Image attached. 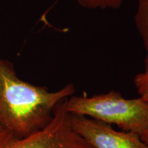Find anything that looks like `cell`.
Segmentation results:
<instances>
[{
  "mask_svg": "<svg viewBox=\"0 0 148 148\" xmlns=\"http://www.w3.org/2000/svg\"><path fill=\"white\" fill-rule=\"evenodd\" d=\"M74 92L72 84L50 92L21 80L13 64L0 58V124L16 138L44 128L52 119L56 107Z\"/></svg>",
  "mask_w": 148,
  "mask_h": 148,
  "instance_id": "6da1fadb",
  "label": "cell"
},
{
  "mask_svg": "<svg viewBox=\"0 0 148 148\" xmlns=\"http://www.w3.org/2000/svg\"><path fill=\"white\" fill-rule=\"evenodd\" d=\"M64 108L71 115H82L122 130L141 136L148 130V106L138 97L125 98L111 90L92 96H73L64 101Z\"/></svg>",
  "mask_w": 148,
  "mask_h": 148,
  "instance_id": "7a4b0ae2",
  "label": "cell"
},
{
  "mask_svg": "<svg viewBox=\"0 0 148 148\" xmlns=\"http://www.w3.org/2000/svg\"><path fill=\"white\" fill-rule=\"evenodd\" d=\"M64 101L56 107L44 128L23 138L8 135L0 141V148H92L72 128Z\"/></svg>",
  "mask_w": 148,
  "mask_h": 148,
  "instance_id": "3957f363",
  "label": "cell"
},
{
  "mask_svg": "<svg viewBox=\"0 0 148 148\" xmlns=\"http://www.w3.org/2000/svg\"><path fill=\"white\" fill-rule=\"evenodd\" d=\"M70 121L74 131L92 148H148L139 135L118 131L90 117L70 114Z\"/></svg>",
  "mask_w": 148,
  "mask_h": 148,
  "instance_id": "277c9868",
  "label": "cell"
},
{
  "mask_svg": "<svg viewBox=\"0 0 148 148\" xmlns=\"http://www.w3.org/2000/svg\"><path fill=\"white\" fill-rule=\"evenodd\" d=\"M134 23L145 49V70H148V0H137Z\"/></svg>",
  "mask_w": 148,
  "mask_h": 148,
  "instance_id": "5b68a950",
  "label": "cell"
},
{
  "mask_svg": "<svg viewBox=\"0 0 148 148\" xmlns=\"http://www.w3.org/2000/svg\"><path fill=\"white\" fill-rule=\"evenodd\" d=\"M79 5L90 10H117L123 0H76Z\"/></svg>",
  "mask_w": 148,
  "mask_h": 148,
  "instance_id": "8992f818",
  "label": "cell"
},
{
  "mask_svg": "<svg viewBox=\"0 0 148 148\" xmlns=\"http://www.w3.org/2000/svg\"><path fill=\"white\" fill-rule=\"evenodd\" d=\"M134 83L139 97L148 106V70L136 75Z\"/></svg>",
  "mask_w": 148,
  "mask_h": 148,
  "instance_id": "52a82bcc",
  "label": "cell"
},
{
  "mask_svg": "<svg viewBox=\"0 0 148 148\" xmlns=\"http://www.w3.org/2000/svg\"><path fill=\"white\" fill-rule=\"evenodd\" d=\"M12 134L10 132H8V131H6L2 127V125L0 124V141L4 139L5 138H6L8 135Z\"/></svg>",
  "mask_w": 148,
  "mask_h": 148,
  "instance_id": "ba28073f",
  "label": "cell"
},
{
  "mask_svg": "<svg viewBox=\"0 0 148 148\" xmlns=\"http://www.w3.org/2000/svg\"><path fill=\"white\" fill-rule=\"evenodd\" d=\"M140 137H141L143 141L148 145V130L140 136Z\"/></svg>",
  "mask_w": 148,
  "mask_h": 148,
  "instance_id": "9c48e42d",
  "label": "cell"
}]
</instances>
